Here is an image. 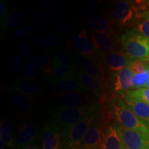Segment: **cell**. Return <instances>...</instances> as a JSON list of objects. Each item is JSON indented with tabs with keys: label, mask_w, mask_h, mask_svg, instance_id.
Listing matches in <instances>:
<instances>
[{
	"label": "cell",
	"mask_w": 149,
	"mask_h": 149,
	"mask_svg": "<svg viewBox=\"0 0 149 149\" xmlns=\"http://www.w3.org/2000/svg\"><path fill=\"white\" fill-rule=\"evenodd\" d=\"M113 73L112 83L114 92L123 95L133 88L134 74L129 67Z\"/></svg>",
	"instance_id": "4fadbf2b"
},
{
	"label": "cell",
	"mask_w": 149,
	"mask_h": 149,
	"mask_svg": "<svg viewBox=\"0 0 149 149\" xmlns=\"http://www.w3.org/2000/svg\"><path fill=\"white\" fill-rule=\"evenodd\" d=\"M94 48L100 53L106 54L116 51L119 39L114 30L106 33H95L91 35Z\"/></svg>",
	"instance_id": "8992f818"
},
{
	"label": "cell",
	"mask_w": 149,
	"mask_h": 149,
	"mask_svg": "<svg viewBox=\"0 0 149 149\" xmlns=\"http://www.w3.org/2000/svg\"><path fill=\"white\" fill-rule=\"evenodd\" d=\"M99 4L97 1H86L82 4V9L86 12H90L95 10Z\"/></svg>",
	"instance_id": "60d3db41"
},
{
	"label": "cell",
	"mask_w": 149,
	"mask_h": 149,
	"mask_svg": "<svg viewBox=\"0 0 149 149\" xmlns=\"http://www.w3.org/2000/svg\"><path fill=\"white\" fill-rule=\"evenodd\" d=\"M8 66L13 73L19 74L24 69L23 59L19 55L11 56L8 60Z\"/></svg>",
	"instance_id": "f546056e"
},
{
	"label": "cell",
	"mask_w": 149,
	"mask_h": 149,
	"mask_svg": "<svg viewBox=\"0 0 149 149\" xmlns=\"http://www.w3.org/2000/svg\"><path fill=\"white\" fill-rule=\"evenodd\" d=\"M37 29L33 25H23L15 30L13 34L16 37H28L35 34Z\"/></svg>",
	"instance_id": "836d02e7"
},
{
	"label": "cell",
	"mask_w": 149,
	"mask_h": 149,
	"mask_svg": "<svg viewBox=\"0 0 149 149\" xmlns=\"http://www.w3.org/2000/svg\"><path fill=\"white\" fill-rule=\"evenodd\" d=\"M146 86V88H149V80L148 81V82H147V84H146V86Z\"/></svg>",
	"instance_id": "ee69618b"
},
{
	"label": "cell",
	"mask_w": 149,
	"mask_h": 149,
	"mask_svg": "<svg viewBox=\"0 0 149 149\" xmlns=\"http://www.w3.org/2000/svg\"><path fill=\"white\" fill-rule=\"evenodd\" d=\"M137 31L149 39V18L143 19L137 24Z\"/></svg>",
	"instance_id": "ab89813d"
},
{
	"label": "cell",
	"mask_w": 149,
	"mask_h": 149,
	"mask_svg": "<svg viewBox=\"0 0 149 149\" xmlns=\"http://www.w3.org/2000/svg\"><path fill=\"white\" fill-rule=\"evenodd\" d=\"M99 104H89L75 108L56 107L52 111L55 123L61 131L71 127L92 113L100 111Z\"/></svg>",
	"instance_id": "6da1fadb"
},
{
	"label": "cell",
	"mask_w": 149,
	"mask_h": 149,
	"mask_svg": "<svg viewBox=\"0 0 149 149\" xmlns=\"http://www.w3.org/2000/svg\"><path fill=\"white\" fill-rule=\"evenodd\" d=\"M89 26L95 33H106L113 31L111 22L100 15H91L88 17Z\"/></svg>",
	"instance_id": "603a6c76"
},
{
	"label": "cell",
	"mask_w": 149,
	"mask_h": 149,
	"mask_svg": "<svg viewBox=\"0 0 149 149\" xmlns=\"http://www.w3.org/2000/svg\"><path fill=\"white\" fill-rule=\"evenodd\" d=\"M51 62L52 64L66 67V68H73L72 59L70 56L62 51L57 52L55 55L52 56Z\"/></svg>",
	"instance_id": "f1b7e54d"
},
{
	"label": "cell",
	"mask_w": 149,
	"mask_h": 149,
	"mask_svg": "<svg viewBox=\"0 0 149 149\" xmlns=\"http://www.w3.org/2000/svg\"><path fill=\"white\" fill-rule=\"evenodd\" d=\"M102 128L103 125L98 118L86 133L80 149H101L104 131Z\"/></svg>",
	"instance_id": "7c38bea8"
},
{
	"label": "cell",
	"mask_w": 149,
	"mask_h": 149,
	"mask_svg": "<svg viewBox=\"0 0 149 149\" xmlns=\"http://www.w3.org/2000/svg\"><path fill=\"white\" fill-rule=\"evenodd\" d=\"M121 129L125 149H149V133L128 130L122 126Z\"/></svg>",
	"instance_id": "30bf717a"
},
{
	"label": "cell",
	"mask_w": 149,
	"mask_h": 149,
	"mask_svg": "<svg viewBox=\"0 0 149 149\" xmlns=\"http://www.w3.org/2000/svg\"><path fill=\"white\" fill-rule=\"evenodd\" d=\"M24 77L28 79L33 80V81L36 80L37 77V68L35 67L32 60L26 61V62L24 64Z\"/></svg>",
	"instance_id": "e575fe53"
},
{
	"label": "cell",
	"mask_w": 149,
	"mask_h": 149,
	"mask_svg": "<svg viewBox=\"0 0 149 149\" xmlns=\"http://www.w3.org/2000/svg\"><path fill=\"white\" fill-rule=\"evenodd\" d=\"M8 104L13 112L22 117L30 115L33 110V102L29 97L11 89H9Z\"/></svg>",
	"instance_id": "52a82bcc"
},
{
	"label": "cell",
	"mask_w": 149,
	"mask_h": 149,
	"mask_svg": "<svg viewBox=\"0 0 149 149\" xmlns=\"http://www.w3.org/2000/svg\"><path fill=\"white\" fill-rule=\"evenodd\" d=\"M6 3L3 0L0 1V19H1V24L4 21L8 14H6Z\"/></svg>",
	"instance_id": "b9f144b4"
},
{
	"label": "cell",
	"mask_w": 149,
	"mask_h": 149,
	"mask_svg": "<svg viewBox=\"0 0 149 149\" xmlns=\"http://www.w3.org/2000/svg\"><path fill=\"white\" fill-rule=\"evenodd\" d=\"M61 130L55 122L46 123L43 128L42 149H62Z\"/></svg>",
	"instance_id": "9c48e42d"
},
{
	"label": "cell",
	"mask_w": 149,
	"mask_h": 149,
	"mask_svg": "<svg viewBox=\"0 0 149 149\" xmlns=\"http://www.w3.org/2000/svg\"><path fill=\"white\" fill-rule=\"evenodd\" d=\"M70 44L81 56L92 57L95 53L94 46L89 40L85 30L72 35L70 40Z\"/></svg>",
	"instance_id": "2e32d148"
},
{
	"label": "cell",
	"mask_w": 149,
	"mask_h": 149,
	"mask_svg": "<svg viewBox=\"0 0 149 149\" xmlns=\"http://www.w3.org/2000/svg\"><path fill=\"white\" fill-rule=\"evenodd\" d=\"M25 12L22 10H17L12 13L8 14L6 18L1 24V27L4 30L17 29L21 26V24L26 20Z\"/></svg>",
	"instance_id": "cb8c5ba5"
},
{
	"label": "cell",
	"mask_w": 149,
	"mask_h": 149,
	"mask_svg": "<svg viewBox=\"0 0 149 149\" xmlns=\"http://www.w3.org/2000/svg\"><path fill=\"white\" fill-rule=\"evenodd\" d=\"M76 77L79 80L86 91H88L96 96H103L104 89L102 83L97 79L82 71L77 72Z\"/></svg>",
	"instance_id": "44dd1931"
},
{
	"label": "cell",
	"mask_w": 149,
	"mask_h": 149,
	"mask_svg": "<svg viewBox=\"0 0 149 149\" xmlns=\"http://www.w3.org/2000/svg\"><path fill=\"white\" fill-rule=\"evenodd\" d=\"M100 111L92 113L71 127L61 131L62 149H80L89 128L99 118Z\"/></svg>",
	"instance_id": "277c9868"
},
{
	"label": "cell",
	"mask_w": 149,
	"mask_h": 149,
	"mask_svg": "<svg viewBox=\"0 0 149 149\" xmlns=\"http://www.w3.org/2000/svg\"><path fill=\"white\" fill-rule=\"evenodd\" d=\"M43 71L48 76V81L50 84L57 80L74 77L77 73L74 72L73 68H66L52 64L51 62H50V64L43 70Z\"/></svg>",
	"instance_id": "d6986e66"
},
{
	"label": "cell",
	"mask_w": 149,
	"mask_h": 149,
	"mask_svg": "<svg viewBox=\"0 0 149 149\" xmlns=\"http://www.w3.org/2000/svg\"><path fill=\"white\" fill-rule=\"evenodd\" d=\"M149 67V64L146 60L141 59H133L129 68L134 74L141 73L146 70Z\"/></svg>",
	"instance_id": "d590c367"
},
{
	"label": "cell",
	"mask_w": 149,
	"mask_h": 149,
	"mask_svg": "<svg viewBox=\"0 0 149 149\" xmlns=\"http://www.w3.org/2000/svg\"><path fill=\"white\" fill-rule=\"evenodd\" d=\"M124 98L131 99L149 105V88H141L130 90L125 93Z\"/></svg>",
	"instance_id": "484cf974"
},
{
	"label": "cell",
	"mask_w": 149,
	"mask_h": 149,
	"mask_svg": "<svg viewBox=\"0 0 149 149\" xmlns=\"http://www.w3.org/2000/svg\"><path fill=\"white\" fill-rule=\"evenodd\" d=\"M64 6V2L61 0H46L42 3V10L46 15H55Z\"/></svg>",
	"instance_id": "83f0119b"
},
{
	"label": "cell",
	"mask_w": 149,
	"mask_h": 149,
	"mask_svg": "<svg viewBox=\"0 0 149 149\" xmlns=\"http://www.w3.org/2000/svg\"><path fill=\"white\" fill-rule=\"evenodd\" d=\"M101 149H125L120 124L114 122L106 128L103 133Z\"/></svg>",
	"instance_id": "ba28073f"
},
{
	"label": "cell",
	"mask_w": 149,
	"mask_h": 149,
	"mask_svg": "<svg viewBox=\"0 0 149 149\" xmlns=\"http://www.w3.org/2000/svg\"><path fill=\"white\" fill-rule=\"evenodd\" d=\"M56 27L61 34L69 35L75 31L74 24L68 19L60 17L56 19Z\"/></svg>",
	"instance_id": "4316f807"
},
{
	"label": "cell",
	"mask_w": 149,
	"mask_h": 149,
	"mask_svg": "<svg viewBox=\"0 0 149 149\" xmlns=\"http://www.w3.org/2000/svg\"><path fill=\"white\" fill-rule=\"evenodd\" d=\"M30 43L35 48L42 51H48L53 48V46L45 36H33L30 38Z\"/></svg>",
	"instance_id": "4dcf8cb0"
},
{
	"label": "cell",
	"mask_w": 149,
	"mask_h": 149,
	"mask_svg": "<svg viewBox=\"0 0 149 149\" xmlns=\"http://www.w3.org/2000/svg\"><path fill=\"white\" fill-rule=\"evenodd\" d=\"M75 63L81 71L96 78L103 84L104 74L102 66L95 58L78 55L76 57Z\"/></svg>",
	"instance_id": "9a60e30c"
},
{
	"label": "cell",
	"mask_w": 149,
	"mask_h": 149,
	"mask_svg": "<svg viewBox=\"0 0 149 149\" xmlns=\"http://www.w3.org/2000/svg\"><path fill=\"white\" fill-rule=\"evenodd\" d=\"M110 111L113 117L122 127L128 130L149 133V129L137 118L133 111L121 98H112L110 101Z\"/></svg>",
	"instance_id": "7a4b0ae2"
},
{
	"label": "cell",
	"mask_w": 149,
	"mask_h": 149,
	"mask_svg": "<svg viewBox=\"0 0 149 149\" xmlns=\"http://www.w3.org/2000/svg\"><path fill=\"white\" fill-rule=\"evenodd\" d=\"M46 38L47 39L53 48L61 47L64 44V40L62 37L57 34H48L46 35Z\"/></svg>",
	"instance_id": "f35d334b"
},
{
	"label": "cell",
	"mask_w": 149,
	"mask_h": 149,
	"mask_svg": "<svg viewBox=\"0 0 149 149\" xmlns=\"http://www.w3.org/2000/svg\"><path fill=\"white\" fill-rule=\"evenodd\" d=\"M32 61L37 69L44 70L51 62V59L46 55H37L33 57Z\"/></svg>",
	"instance_id": "74e56055"
},
{
	"label": "cell",
	"mask_w": 149,
	"mask_h": 149,
	"mask_svg": "<svg viewBox=\"0 0 149 149\" xmlns=\"http://www.w3.org/2000/svg\"><path fill=\"white\" fill-rule=\"evenodd\" d=\"M133 59L124 53L114 51L104 55V64L109 71L115 72L130 67Z\"/></svg>",
	"instance_id": "ac0fdd59"
},
{
	"label": "cell",
	"mask_w": 149,
	"mask_h": 149,
	"mask_svg": "<svg viewBox=\"0 0 149 149\" xmlns=\"http://www.w3.org/2000/svg\"><path fill=\"white\" fill-rule=\"evenodd\" d=\"M149 80V67L146 70L141 73L134 74L133 81V90L134 89L141 88L146 86Z\"/></svg>",
	"instance_id": "d6a6232c"
},
{
	"label": "cell",
	"mask_w": 149,
	"mask_h": 149,
	"mask_svg": "<svg viewBox=\"0 0 149 149\" xmlns=\"http://www.w3.org/2000/svg\"><path fill=\"white\" fill-rule=\"evenodd\" d=\"M24 149H39V148L36 144H33L30 145V146H27L26 148H25Z\"/></svg>",
	"instance_id": "7bdbcfd3"
},
{
	"label": "cell",
	"mask_w": 149,
	"mask_h": 149,
	"mask_svg": "<svg viewBox=\"0 0 149 149\" xmlns=\"http://www.w3.org/2000/svg\"><path fill=\"white\" fill-rule=\"evenodd\" d=\"M31 16H32L33 19L37 24H40V25L45 26L50 22L49 18H48L47 15L43 10L35 9L31 13Z\"/></svg>",
	"instance_id": "8d00e7d4"
},
{
	"label": "cell",
	"mask_w": 149,
	"mask_h": 149,
	"mask_svg": "<svg viewBox=\"0 0 149 149\" xmlns=\"http://www.w3.org/2000/svg\"><path fill=\"white\" fill-rule=\"evenodd\" d=\"M58 94L78 91H85L79 80L76 76L57 80L50 84Z\"/></svg>",
	"instance_id": "ffe728a7"
},
{
	"label": "cell",
	"mask_w": 149,
	"mask_h": 149,
	"mask_svg": "<svg viewBox=\"0 0 149 149\" xmlns=\"http://www.w3.org/2000/svg\"><path fill=\"white\" fill-rule=\"evenodd\" d=\"M138 13L135 1H117L111 10V19L113 23L124 26L130 25L134 19H137Z\"/></svg>",
	"instance_id": "5b68a950"
},
{
	"label": "cell",
	"mask_w": 149,
	"mask_h": 149,
	"mask_svg": "<svg viewBox=\"0 0 149 149\" xmlns=\"http://www.w3.org/2000/svg\"><path fill=\"white\" fill-rule=\"evenodd\" d=\"M147 3H148V6H149V1H147Z\"/></svg>",
	"instance_id": "f6af8a7d"
},
{
	"label": "cell",
	"mask_w": 149,
	"mask_h": 149,
	"mask_svg": "<svg viewBox=\"0 0 149 149\" xmlns=\"http://www.w3.org/2000/svg\"><path fill=\"white\" fill-rule=\"evenodd\" d=\"M0 141L6 148L12 149L14 147L13 128L10 122L7 120H1L0 124Z\"/></svg>",
	"instance_id": "d4e9b609"
},
{
	"label": "cell",
	"mask_w": 149,
	"mask_h": 149,
	"mask_svg": "<svg viewBox=\"0 0 149 149\" xmlns=\"http://www.w3.org/2000/svg\"><path fill=\"white\" fill-rule=\"evenodd\" d=\"M124 53L133 59L146 60L149 57V39L137 30H128L120 39Z\"/></svg>",
	"instance_id": "3957f363"
},
{
	"label": "cell",
	"mask_w": 149,
	"mask_h": 149,
	"mask_svg": "<svg viewBox=\"0 0 149 149\" xmlns=\"http://www.w3.org/2000/svg\"><path fill=\"white\" fill-rule=\"evenodd\" d=\"M18 50L20 55L27 61L32 60L34 55V52L31 46L26 41L21 40L18 43Z\"/></svg>",
	"instance_id": "1f68e13d"
},
{
	"label": "cell",
	"mask_w": 149,
	"mask_h": 149,
	"mask_svg": "<svg viewBox=\"0 0 149 149\" xmlns=\"http://www.w3.org/2000/svg\"><path fill=\"white\" fill-rule=\"evenodd\" d=\"M38 136V128L32 123H25L20 126L17 135L15 146L17 149H24L34 141Z\"/></svg>",
	"instance_id": "e0dca14e"
},
{
	"label": "cell",
	"mask_w": 149,
	"mask_h": 149,
	"mask_svg": "<svg viewBox=\"0 0 149 149\" xmlns=\"http://www.w3.org/2000/svg\"><path fill=\"white\" fill-rule=\"evenodd\" d=\"M9 89L15 91L28 97L37 96L42 92V89L38 84L23 77L15 78L9 86Z\"/></svg>",
	"instance_id": "5bb4252c"
},
{
	"label": "cell",
	"mask_w": 149,
	"mask_h": 149,
	"mask_svg": "<svg viewBox=\"0 0 149 149\" xmlns=\"http://www.w3.org/2000/svg\"><path fill=\"white\" fill-rule=\"evenodd\" d=\"M58 107L75 108L86 105L90 101L91 97L84 91H73L65 93L56 94Z\"/></svg>",
	"instance_id": "8fae6325"
},
{
	"label": "cell",
	"mask_w": 149,
	"mask_h": 149,
	"mask_svg": "<svg viewBox=\"0 0 149 149\" xmlns=\"http://www.w3.org/2000/svg\"><path fill=\"white\" fill-rule=\"evenodd\" d=\"M128 107L133 111L137 118L149 129V105L131 99L124 98Z\"/></svg>",
	"instance_id": "7402d4cb"
}]
</instances>
